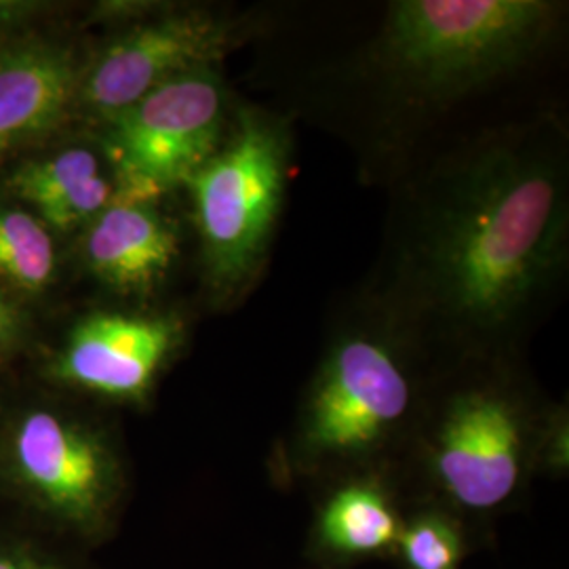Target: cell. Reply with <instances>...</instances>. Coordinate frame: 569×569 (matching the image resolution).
I'll return each instance as SVG.
<instances>
[{"mask_svg": "<svg viewBox=\"0 0 569 569\" xmlns=\"http://www.w3.org/2000/svg\"><path fill=\"white\" fill-rule=\"evenodd\" d=\"M566 124L488 129L407 183L363 293L435 366L519 355L568 279Z\"/></svg>", "mask_w": 569, "mask_h": 569, "instance_id": "cell-1", "label": "cell"}, {"mask_svg": "<svg viewBox=\"0 0 569 569\" xmlns=\"http://www.w3.org/2000/svg\"><path fill=\"white\" fill-rule=\"evenodd\" d=\"M401 468L460 519H486L568 468V411L533 385L519 355L435 366Z\"/></svg>", "mask_w": 569, "mask_h": 569, "instance_id": "cell-2", "label": "cell"}, {"mask_svg": "<svg viewBox=\"0 0 569 569\" xmlns=\"http://www.w3.org/2000/svg\"><path fill=\"white\" fill-rule=\"evenodd\" d=\"M427 350L361 291L327 336L279 467L329 483L401 468L427 401Z\"/></svg>", "mask_w": 569, "mask_h": 569, "instance_id": "cell-3", "label": "cell"}, {"mask_svg": "<svg viewBox=\"0 0 569 569\" xmlns=\"http://www.w3.org/2000/svg\"><path fill=\"white\" fill-rule=\"evenodd\" d=\"M563 11L549 0H397L367 47V72L397 102H458L523 68Z\"/></svg>", "mask_w": 569, "mask_h": 569, "instance_id": "cell-4", "label": "cell"}, {"mask_svg": "<svg viewBox=\"0 0 569 569\" xmlns=\"http://www.w3.org/2000/svg\"><path fill=\"white\" fill-rule=\"evenodd\" d=\"M291 150L287 119L237 103L224 142L183 183L213 305H239L262 279L283 213Z\"/></svg>", "mask_w": 569, "mask_h": 569, "instance_id": "cell-5", "label": "cell"}, {"mask_svg": "<svg viewBox=\"0 0 569 569\" xmlns=\"http://www.w3.org/2000/svg\"><path fill=\"white\" fill-rule=\"evenodd\" d=\"M127 491L110 432L74 409L32 401L0 420V493L44 528L79 542L112 533Z\"/></svg>", "mask_w": 569, "mask_h": 569, "instance_id": "cell-6", "label": "cell"}, {"mask_svg": "<svg viewBox=\"0 0 569 569\" xmlns=\"http://www.w3.org/2000/svg\"><path fill=\"white\" fill-rule=\"evenodd\" d=\"M237 103L220 68H201L98 124L119 186L117 199L161 201L182 188L224 142Z\"/></svg>", "mask_w": 569, "mask_h": 569, "instance_id": "cell-7", "label": "cell"}, {"mask_svg": "<svg viewBox=\"0 0 569 569\" xmlns=\"http://www.w3.org/2000/svg\"><path fill=\"white\" fill-rule=\"evenodd\" d=\"M256 30V21L224 11L157 9L124 21L82 63L77 110L96 124L112 119L164 82L201 68H220Z\"/></svg>", "mask_w": 569, "mask_h": 569, "instance_id": "cell-8", "label": "cell"}, {"mask_svg": "<svg viewBox=\"0 0 569 569\" xmlns=\"http://www.w3.org/2000/svg\"><path fill=\"white\" fill-rule=\"evenodd\" d=\"M186 340L178 312L96 310L70 329L47 378L114 406H143Z\"/></svg>", "mask_w": 569, "mask_h": 569, "instance_id": "cell-9", "label": "cell"}, {"mask_svg": "<svg viewBox=\"0 0 569 569\" xmlns=\"http://www.w3.org/2000/svg\"><path fill=\"white\" fill-rule=\"evenodd\" d=\"M82 63L66 42L28 32L0 37V167L77 110Z\"/></svg>", "mask_w": 569, "mask_h": 569, "instance_id": "cell-10", "label": "cell"}, {"mask_svg": "<svg viewBox=\"0 0 569 569\" xmlns=\"http://www.w3.org/2000/svg\"><path fill=\"white\" fill-rule=\"evenodd\" d=\"M180 260V230L159 201L117 199L81 230V262L122 298L154 296Z\"/></svg>", "mask_w": 569, "mask_h": 569, "instance_id": "cell-11", "label": "cell"}, {"mask_svg": "<svg viewBox=\"0 0 569 569\" xmlns=\"http://www.w3.org/2000/svg\"><path fill=\"white\" fill-rule=\"evenodd\" d=\"M9 188L51 232L87 228L119 197L102 148L91 146H70L53 157L21 164L11 173Z\"/></svg>", "mask_w": 569, "mask_h": 569, "instance_id": "cell-12", "label": "cell"}, {"mask_svg": "<svg viewBox=\"0 0 569 569\" xmlns=\"http://www.w3.org/2000/svg\"><path fill=\"white\" fill-rule=\"evenodd\" d=\"M392 472L333 481L315 521V547L336 561L395 555L403 526Z\"/></svg>", "mask_w": 569, "mask_h": 569, "instance_id": "cell-13", "label": "cell"}, {"mask_svg": "<svg viewBox=\"0 0 569 569\" xmlns=\"http://www.w3.org/2000/svg\"><path fill=\"white\" fill-rule=\"evenodd\" d=\"M53 232L37 213L0 204V284L13 293L37 296L58 277Z\"/></svg>", "mask_w": 569, "mask_h": 569, "instance_id": "cell-14", "label": "cell"}, {"mask_svg": "<svg viewBox=\"0 0 569 569\" xmlns=\"http://www.w3.org/2000/svg\"><path fill=\"white\" fill-rule=\"evenodd\" d=\"M467 521L435 502L403 512L395 557L401 569H462L467 559Z\"/></svg>", "mask_w": 569, "mask_h": 569, "instance_id": "cell-15", "label": "cell"}, {"mask_svg": "<svg viewBox=\"0 0 569 569\" xmlns=\"http://www.w3.org/2000/svg\"><path fill=\"white\" fill-rule=\"evenodd\" d=\"M0 569H89L32 538L0 533Z\"/></svg>", "mask_w": 569, "mask_h": 569, "instance_id": "cell-16", "label": "cell"}, {"mask_svg": "<svg viewBox=\"0 0 569 569\" xmlns=\"http://www.w3.org/2000/svg\"><path fill=\"white\" fill-rule=\"evenodd\" d=\"M23 338V312L0 289V363H4L20 346Z\"/></svg>", "mask_w": 569, "mask_h": 569, "instance_id": "cell-17", "label": "cell"}, {"mask_svg": "<svg viewBox=\"0 0 569 569\" xmlns=\"http://www.w3.org/2000/svg\"><path fill=\"white\" fill-rule=\"evenodd\" d=\"M41 11L37 2H0V37L20 34L21 23Z\"/></svg>", "mask_w": 569, "mask_h": 569, "instance_id": "cell-18", "label": "cell"}, {"mask_svg": "<svg viewBox=\"0 0 569 569\" xmlns=\"http://www.w3.org/2000/svg\"><path fill=\"white\" fill-rule=\"evenodd\" d=\"M4 409H7V407H4V401H2V397H0V420H2V416H4Z\"/></svg>", "mask_w": 569, "mask_h": 569, "instance_id": "cell-19", "label": "cell"}]
</instances>
